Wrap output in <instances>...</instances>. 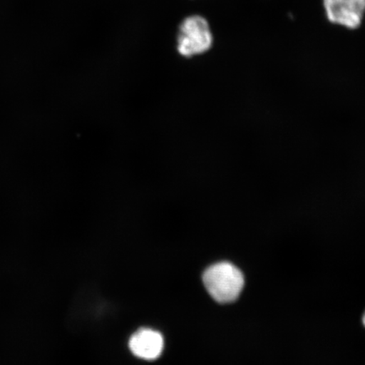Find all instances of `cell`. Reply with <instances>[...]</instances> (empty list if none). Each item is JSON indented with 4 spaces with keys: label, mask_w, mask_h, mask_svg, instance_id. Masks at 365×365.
<instances>
[{
    "label": "cell",
    "mask_w": 365,
    "mask_h": 365,
    "mask_svg": "<svg viewBox=\"0 0 365 365\" xmlns=\"http://www.w3.org/2000/svg\"><path fill=\"white\" fill-rule=\"evenodd\" d=\"M129 346L136 357L145 360H155L163 353V336L161 333L150 328H141L131 336Z\"/></svg>",
    "instance_id": "cell-4"
},
{
    "label": "cell",
    "mask_w": 365,
    "mask_h": 365,
    "mask_svg": "<svg viewBox=\"0 0 365 365\" xmlns=\"http://www.w3.org/2000/svg\"><path fill=\"white\" fill-rule=\"evenodd\" d=\"M361 322H362V325L365 328V310H364V312L363 313V316H362V318H361Z\"/></svg>",
    "instance_id": "cell-5"
},
{
    "label": "cell",
    "mask_w": 365,
    "mask_h": 365,
    "mask_svg": "<svg viewBox=\"0 0 365 365\" xmlns=\"http://www.w3.org/2000/svg\"><path fill=\"white\" fill-rule=\"evenodd\" d=\"M202 281L205 289L216 302H235L243 293L245 277L241 269L230 262H219L205 269Z\"/></svg>",
    "instance_id": "cell-1"
},
{
    "label": "cell",
    "mask_w": 365,
    "mask_h": 365,
    "mask_svg": "<svg viewBox=\"0 0 365 365\" xmlns=\"http://www.w3.org/2000/svg\"><path fill=\"white\" fill-rule=\"evenodd\" d=\"M213 35L209 23L202 16H191L182 21L177 36V49L182 56L191 58L209 51Z\"/></svg>",
    "instance_id": "cell-2"
},
{
    "label": "cell",
    "mask_w": 365,
    "mask_h": 365,
    "mask_svg": "<svg viewBox=\"0 0 365 365\" xmlns=\"http://www.w3.org/2000/svg\"><path fill=\"white\" fill-rule=\"evenodd\" d=\"M328 21L333 25L356 30L365 16V0H322Z\"/></svg>",
    "instance_id": "cell-3"
}]
</instances>
